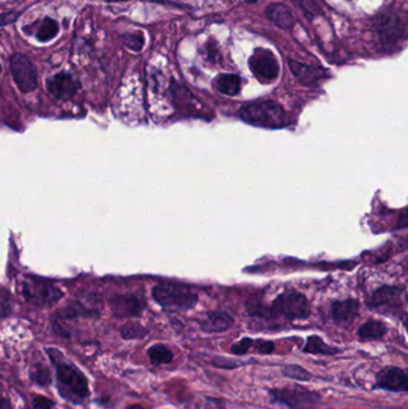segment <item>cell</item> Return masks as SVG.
<instances>
[{"instance_id":"obj_26","label":"cell","mask_w":408,"mask_h":409,"mask_svg":"<svg viewBox=\"0 0 408 409\" xmlns=\"http://www.w3.org/2000/svg\"><path fill=\"white\" fill-rule=\"evenodd\" d=\"M120 39L129 50H134V52H140L142 50L144 37L142 34H124L120 36Z\"/></svg>"},{"instance_id":"obj_24","label":"cell","mask_w":408,"mask_h":409,"mask_svg":"<svg viewBox=\"0 0 408 409\" xmlns=\"http://www.w3.org/2000/svg\"><path fill=\"white\" fill-rule=\"evenodd\" d=\"M149 334L147 328L139 323H129L121 331V337L125 340H142Z\"/></svg>"},{"instance_id":"obj_3","label":"cell","mask_w":408,"mask_h":409,"mask_svg":"<svg viewBox=\"0 0 408 409\" xmlns=\"http://www.w3.org/2000/svg\"><path fill=\"white\" fill-rule=\"evenodd\" d=\"M152 297L157 304L161 305L167 311H186L191 310L197 304L199 297L189 289L161 282L157 284L152 290Z\"/></svg>"},{"instance_id":"obj_41","label":"cell","mask_w":408,"mask_h":409,"mask_svg":"<svg viewBox=\"0 0 408 409\" xmlns=\"http://www.w3.org/2000/svg\"><path fill=\"white\" fill-rule=\"evenodd\" d=\"M0 72H1V66H0Z\"/></svg>"},{"instance_id":"obj_19","label":"cell","mask_w":408,"mask_h":409,"mask_svg":"<svg viewBox=\"0 0 408 409\" xmlns=\"http://www.w3.org/2000/svg\"><path fill=\"white\" fill-rule=\"evenodd\" d=\"M388 332V328L385 323L378 319H369L365 323H363L361 327L358 328V337L359 340H380L385 337Z\"/></svg>"},{"instance_id":"obj_39","label":"cell","mask_w":408,"mask_h":409,"mask_svg":"<svg viewBox=\"0 0 408 409\" xmlns=\"http://www.w3.org/2000/svg\"><path fill=\"white\" fill-rule=\"evenodd\" d=\"M255 1H259V0H248V3H255Z\"/></svg>"},{"instance_id":"obj_20","label":"cell","mask_w":408,"mask_h":409,"mask_svg":"<svg viewBox=\"0 0 408 409\" xmlns=\"http://www.w3.org/2000/svg\"><path fill=\"white\" fill-rule=\"evenodd\" d=\"M303 352L307 355H335L341 350L338 347L328 345L326 341L319 335H310L308 337L307 342L303 347Z\"/></svg>"},{"instance_id":"obj_40","label":"cell","mask_w":408,"mask_h":409,"mask_svg":"<svg viewBox=\"0 0 408 409\" xmlns=\"http://www.w3.org/2000/svg\"><path fill=\"white\" fill-rule=\"evenodd\" d=\"M0 96H1V89H0Z\"/></svg>"},{"instance_id":"obj_36","label":"cell","mask_w":408,"mask_h":409,"mask_svg":"<svg viewBox=\"0 0 408 409\" xmlns=\"http://www.w3.org/2000/svg\"><path fill=\"white\" fill-rule=\"evenodd\" d=\"M0 409H12V406L9 400L6 399H0Z\"/></svg>"},{"instance_id":"obj_30","label":"cell","mask_w":408,"mask_h":409,"mask_svg":"<svg viewBox=\"0 0 408 409\" xmlns=\"http://www.w3.org/2000/svg\"><path fill=\"white\" fill-rule=\"evenodd\" d=\"M248 314L250 316H257V317L268 318L271 317V310L266 309L265 306L257 304V303H248L247 306Z\"/></svg>"},{"instance_id":"obj_13","label":"cell","mask_w":408,"mask_h":409,"mask_svg":"<svg viewBox=\"0 0 408 409\" xmlns=\"http://www.w3.org/2000/svg\"><path fill=\"white\" fill-rule=\"evenodd\" d=\"M233 324H234V317L222 310L206 313L204 315V317L199 319L200 329L207 334L226 332L228 329L233 327Z\"/></svg>"},{"instance_id":"obj_35","label":"cell","mask_w":408,"mask_h":409,"mask_svg":"<svg viewBox=\"0 0 408 409\" xmlns=\"http://www.w3.org/2000/svg\"><path fill=\"white\" fill-rule=\"evenodd\" d=\"M21 14H22L21 11H11V12L0 14V27H5L16 22Z\"/></svg>"},{"instance_id":"obj_38","label":"cell","mask_w":408,"mask_h":409,"mask_svg":"<svg viewBox=\"0 0 408 409\" xmlns=\"http://www.w3.org/2000/svg\"><path fill=\"white\" fill-rule=\"evenodd\" d=\"M107 3H116V1H129V0H105Z\"/></svg>"},{"instance_id":"obj_33","label":"cell","mask_w":408,"mask_h":409,"mask_svg":"<svg viewBox=\"0 0 408 409\" xmlns=\"http://www.w3.org/2000/svg\"><path fill=\"white\" fill-rule=\"evenodd\" d=\"M218 363H224L220 364L218 368H239V366H244L246 361H239V360H235V359H230V358H220V357H217L215 359L212 360V365H215V364Z\"/></svg>"},{"instance_id":"obj_15","label":"cell","mask_w":408,"mask_h":409,"mask_svg":"<svg viewBox=\"0 0 408 409\" xmlns=\"http://www.w3.org/2000/svg\"><path fill=\"white\" fill-rule=\"evenodd\" d=\"M361 305L356 300H334L332 303V318L335 323L352 322L359 314Z\"/></svg>"},{"instance_id":"obj_23","label":"cell","mask_w":408,"mask_h":409,"mask_svg":"<svg viewBox=\"0 0 408 409\" xmlns=\"http://www.w3.org/2000/svg\"><path fill=\"white\" fill-rule=\"evenodd\" d=\"M283 375L285 377L299 382H308L312 377V373L308 371L307 368H303L297 364H288L283 368Z\"/></svg>"},{"instance_id":"obj_32","label":"cell","mask_w":408,"mask_h":409,"mask_svg":"<svg viewBox=\"0 0 408 409\" xmlns=\"http://www.w3.org/2000/svg\"><path fill=\"white\" fill-rule=\"evenodd\" d=\"M296 1L309 17H315L317 14H321V10L314 0H296Z\"/></svg>"},{"instance_id":"obj_18","label":"cell","mask_w":408,"mask_h":409,"mask_svg":"<svg viewBox=\"0 0 408 409\" xmlns=\"http://www.w3.org/2000/svg\"><path fill=\"white\" fill-rule=\"evenodd\" d=\"M213 87L218 92L226 96L239 95L242 87V81L237 74L223 73L213 81Z\"/></svg>"},{"instance_id":"obj_16","label":"cell","mask_w":408,"mask_h":409,"mask_svg":"<svg viewBox=\"0 0 408 409\" xmlns=\"http://www.w3.org/2000/svg\"><path fill=\"white\" fill-rule=\"evenodd\" d=\"M289 66L290 70L292 71L299 82L307 87L316 84L321 78L325 77V70L302 64L296 60H290Z\"/></svg>"},{"instance_id":"obj_2","label":"cell","mask_w":408,"mask_h":409,"mask_svg":"<svg viewBox=\"0 0 408 409\" xmlns=\"http://www.w3.org/2000/svg\"><path fill=\"white\" fill-rule=\"evenodd\" d=\"M244 123L262 128H280L285 125L284 109L275 101L259 100L247 103L239 110Z\"/></svg>"},{"instance_id":"obj_37","label":"cell","mask_w":408,"mask_h":409,"mask_svg":"<svg viewBox=\"0 0 408 409\" xmlns=\"http://www.w3.org/2000/svg\"><path fill=\"white\" fill-rule=\"evenodd\" d=\"M127 409H144L142 408V406L133 405L129 406V408Z\"/></svg>"},{"instance_id":"obj_1","label":"cell","mask_w":408,"mask_h":409,"mask_svg":"<svg viewBox=\"0 0 408 409\" xmlns=\"http://www.w3.org/2000/svg\"><path fill=\"white\" fill-rule=\"evenodd\" d=\"M47 353L56 371L60 394L71 402H82L89 397V383L84 373L71 361L65 359L60 350L47 348Z\"/></svg>"},{"instance_id":"obj_22","label":"cell","mask_w":408,"mask_h":409,"mask_svg":"<svg viewBox=\"0 0 408 409\" xmlns=\"http://www.w3.org/2000/svg\"><path fill=\"white\" fill-rule=\"evenodd\" d=\"M147 355H149L152 365H155V366L170 364L174 359V353L167 346L162 345V344L151 346L147 350Z\"/></svg>"},{"instance_id":"obj_11","label":"cell","mask_w":408,"mask_h":409,"mask_svg":"<svg viewBox=\"0 0 408 409\" xmlns=\"http://www.w3.org/2000/svg\"><path fill=\"white\" fill-rule=\"evenodd\" d=\"M110 309L115 317L129 318L140 316L145 303L134 295H113L109 300Z\"/></svg>"},{"instance_id":"obj_34","label":"cell","mask_w":408,"mask_h":409,"mask_svg":"<svg viewBox=\"0 0 408 409\" xmlns=\"http://www.w3.org/2000/svg\"><path fill=\"white\" fill-rule=\"evenodd\" d=\"M55 403L45 396H35L32 401V409H53Z\"/></svg>"},{"instance_id":"obj_21","label":"cell","mask_w":408,"mask_h":409,"mask_svg":"<svg viewBox=\"0 0 408 409\" xmlns=\"http://www.w3.org/2000/svg\"><path fill=\"white\" fill-rule=\"evenodd\" d=\"M59 32V24L51 17H45L41 22L37 23L36 30H35V36L37 41L48 42L53 40Z\"/></svg>"},{"instance_id":"obj_8","label":"cell","mask_w":408,"mask_h":409,"mask_svg":"<svg viewBox=\"0 0 408 409\" xmlns=\"http://www.w3.org/2000/svg\"><path fill=\"white\" fill-rule=\"evenodd\" d=\"M10 68L16 85L22 92H30L37 87L36 68L23 54H16L10 59Z\"/></svg>"},{"instance_id":"obj_31","label":"cell","mask_w":408,"mask_h":409,"mask_svg":"<svg viewBox=\"0 0 408 409\" xmlns=\"http://www.w3.org/2000/svg\"><path fill=\"white\" fill-rule=\"evenodd\" d=\"M259 355H272L275 350V342L271 340H259L254 341V347Z\"/></svg>"},{"instance_id":"obj_12","label":"cell","mask_w":408,"mask_h":409,"mask_svg":"<svg viewBox=\"0 0 408 409\" xmlns=\"http://www.w3.org/2000/svg\"><path fill=\"white\" fill-rule=\"evenodd\" d=\"M377 34L385 45H393L404 36V27L394 14H385L377 17L375 24Z\"/></svg>"},{"instance_id":"obj_28","label":"cell","mask_w":408,"mask_h":409,"mask_svg":"<svg viewBox=\"0 0 408 409\" xmlns=\"http://www.w3.org/2000/svg\"><path fill=\"white\" fill-rule=\"evenodd\" d=\"M95 314L90 310H87L82 304L79 303H74V304L69 305L66 309L61 311V315L64 318H74L79 317V316H90V315Z\"/></svg>"},{"instance_id":"obj_4","label":"cell","mask_w":408,"mask_h":409,"mask_svg":"<svg viewBox=\"0 0 408 409\" xmlns=\"http://www.w3.org/2000/svg\"><path fill=\"white\" fill-rule=\"evenodd\" d=\"M268 396L273 405L283 406L289 409H315L322 399L316 391L299 386L271 389L268 391Z\"/></svg>"},{"instance_id":"obj_14","label":"cell","mask_w":408,"mask_h":409,"mask_svg":"<svg viewBox=\"0 0 408 409\" xmlns=\"http://www.w3.org/2000/svg\"><path fill=\"white\" fill-rule=\"evenodd\" d=\"M404 293V289L398 286H383L374 292L372 300L369 302V306L372 308H382V306H396L400 304L401 295Z\"/></svg>"},{"instance_id":"obj_27","label":"cell","mask_w":408,"mask_h":409,"mask_svg":"<svg viewBox=\"0 0 408 409\" xmlns=\"http://www.w3.org/2000/svg\"><path fill=\"white\" fill-rule=\"evenodd\" d=\"M254 341L255 340L252 337H244V339L233 344V346L230 347V352L235 355H247L248 352L254 347Z\"/></svg>"},{"instance_id":"obj_25","label":"cell","mask_w":408,"mask_h":409,"mask_svg":"<svg viewBox=\"0 0 408 409\" xmlns=\"http://www.w3.org/2000/svg\"><path fill=\"white\" fill-rule=\"evenodd\" d=\"M30 378L39 386H46L51 384V373L46 365H43L42 363L36 364L32 368Z\"/></svg>"},{"instance_id":"obj_17","label":"cell","mask_w":408,"mask_h":409,"mask_svg":"<svg viewBox=\"0 0 408 409\" xmlns=\"http://www.w3.org/2000/svg\"><path fill=\"white\" fill-rule=\"evenodd\" d=\"M266 16L267 19L281 29H291L294 25V16L285 5L278 4V3L268 5Z\"/></svg>"},{"instance_id":"obj_9","label":"cell","mask_w":408,"mask_h":409,"mask_svg":"<svg viewBox=\"0 0 408 409\" xmlns=\"http://www.w3.org/2000/svg\"><path fill=\"white\" fill-rule=\"evenodd\" d=\"M375 388L391 392H407L408 373L399 366H385L376 373Z\"/></svg>"},{"instance_id":"obj_10","label":"cell","mask_w":408,"mask_h":409,"mask_svg":"<svg viewBox=\"0 0 408 409\" xmlns=\"http://www.w3.org/2000/svg\"><path fill=\"white\" fill-rule=\"evenodd\" d=\"M47 89L56 100H69L78 91L79 82L71 73L59 72L47 81Z\"/></svg>"},{"instance_id":"obj_5","label":"cell","mask_w":408,"mask_h":409,"mask_svg":"<svg viewBox=\"0 0 408 409\" xmlns=\"http://www.w3.org/2000/svg\"><path fill=\"white\" fill-rule=\"evenodd\" d=\"M22 295L27 302L41 308L56 304L64 295L54 284L32 277H27L22 282Z\"/></svg>"},{"instance_id":"obj_7","label":"cell","mask_w":408,"mask_h":409,"mask_svg":"<svg viewBox=\"0 0 408 409\" xmlns=\"http://www.w3.org/2000/svg\"><path fill=\"white\" fill-rule=\"evenodd\" d=\"M249 68L257 81L271 83L279 76V63L270 50L257 48L249 58Z\"/></svg>"},{"instance_id":"obj_6","label":"cell","mask_w":408,"mask_h":409,"mask_svg":"<svg viewBox=\"0 0 408 409\" xmlns=\"http://www.w3.org/2000/svg\"><path fill=\"white\" fill-rule=\"evenodd\" d=\"M272 314L281 315L288 319H307L310 316V304L305 295L297 291L284 292L272 305Z\"/></svg>"},{"instance_id":"obj_29","label":"cell","mask_w":408,"mask_h":409,"mask_svg":"<svg viewBox=\"0 0 408 409\" xmlns=\"http://www.w3.org/2000/svg\"><path fill=\"white\" fill-rule=\"evenodd\" d=\"M11 313H12V297L4 289H0V318L8 317Z\"/></svg>"}]
</instances>
